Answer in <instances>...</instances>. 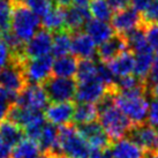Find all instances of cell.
I'll list each match as a JSON object with an SVG mask.
<instances>
[{
	"label": "cell",
	"instance_id": "1",
	"mask_svg": "<svg viewBox=\"0 0 158 158\" xmlns=\"http://www.w3.org/2000/svg\"><path fill=\"white\" fill-rule=\"evenodd\" d=\"M115 94L117 91L114 88H111L105 94V96L96 104L99 123L111 142H115L126 137L133 127L131 120L114 104Z\"/></svg>",
	"mask_w": 158,
	"mask_h": 158
},
{
	"label": "cell",
	"instance_id": "2",
	"mask_svg": "<svg viewBox=\"0 0 158 158\" xmlns=\"http://www.w3.org/2000/svg\"><path fill=\"white\" fill-rule=\"evenodd\" d=\"M114 104L131 120L133 126L145 123L149 109L145 87L129 91L117 92L114 96Z\"/></svg>",
	"mask_w": 158,
	"mask_h": 158
},
{
	"label": "cell",
	"instance_id": "3",
	"mask_svg": "<svg viewBox=\"0 0 158 158\" xmlns=\"http://www.w3.org/2000/svg\"><path fill=\"white\" fill-rule=\"evenodd\" d=\"M40 16L32 13L22 1H14L10 29L24 44L40 30Z\"/></svg>",
	"mask_w": 158,
	"mask_h": 158
},
{
	"label": "cell",
	"instance_id": "4",
	"mask_svg": "<svg viewBox=\"0 0 158 158\" xmlns=\"http://www.w3.org/2000/svg\"><path fill=\"white\" fill-rule=\"evenodd\" d=\"M58 149L60 154L68 158H89L91 152L90 145L73 123L60 126L58 134Z\"/></svg>",
	"mask_w": 158,
	"mask_h": 158
},
{
	"label": "cell",
	"instance_id": "5",
	"mask_svg": "<svg viewBox=\"0 0 158 158\" xmlns=\"http://www.w3.org/2000/svg\"><path fill=\"white\" fill-rule=\"evenodd\" d=\"M42 87L48 95V101L52 103H62L74 99L77 83L74 79L58 77L53 75L42 84Z\"/></svg>",
	"mask_w": 158,
	"mask_h": 158
},
{
	"label": "cell",
	"instance_id": "6",
	"mask_svg": "<svg viewBox=\"0 0 158 158\" xmlns=\"http://www.w3.org/2000/svg\"><path fill=\"white\" fill-rule=\"evenodd\" d=\"M52 65L53 57L51 54L34 59H26L22 62V69L27 84L44 83L50 76H52Z\"/></svg>",
	"mask_w": 158,
	"mask_h": 158
},
{
	"label": "cell",
	"instance_id": "7",
	"mask_svg": "<svg viewBox=\"0 0 158 158\" xmlns=\"http://www.w3.org/2000/svg\"><path fill=\"white\" fill-rule=\"evenodd\" d=\"M48 102L42 84H27L22 91L18 94L15 104L28 110L42 111L48 107Z\"/></svg>",
	"mask_w": 158,
	"mask_h": 158
},
{
	"label": "cell",
	"instance_id": "8",
	"mask_svg": "<svg viewBox=\"0 0 158 158\" xmlns=\"http://www.w3.org/2000/svg\"><path fill=\"white\" fill-rule=\"evenodd\" d=\"M27 85L22 62L12 61L0 69V87L18 95Z\"/></svg>",
	"mask_w": 158,
	"mask_h": 158
},
{
	"label": "cell",
	"instance_id": "9",
	"mask_svg": "<svg viewBox=\"0 0 158 158\" xmlns=\"http://www.w3.org/2000/svg\"><path fill=\"white\" fill-rule=\"evenodd\" d=\"M111 88H107L105 84L98 79H92L84 82H79L76 87L75 99L77 103H89L97 104L101 101L105 94Z\"/></svg>",
	"mask_w": 158,
	"mask_h": 158
},
{
	"label": "cell",
	"instance_id": "10",
	"mask_svg": "<svg viewBox=\"0 0 158 158\" xmlns=\"http://www.w3.org/2000/svg\"><path fill=\"white\" fill-rule=\"evenodd\" d=\"M52 32L40 29L35 36L24 44L23 54L26 59H34L46 56L52 50Z\"/></svg>",
	"mask_w": 158,
	"mask_h": 158
},
{
	"label": "cell",
	"instance_id": "11",
	"mask_svg": "<svg viewBox=\"0 0 158 158\" xmlns=\"http://www.w3.org/2000/svg\"><path fill=\"white\" fill-rule=\"evenodd\" d=\"M127 136L144 150V152L158 150V131L149 123L133 126Z\"/></svg>",
	"mask_w": 158,
	"mask_h": 158
},
{
	"label": "cell",
	"instance_id": "12",
	"mask_svg": "<svg viewBox=\"0 0 158 158\" xmlns=\"http://www.w3.org/2000/svg\"><path fill=\"white\" fill-rule=\"evenodd\" d=\"M79 133L87 143L90 145L91 149H107L111 145V140L106 135L105 131L103 129L101 123L96 120L89 123L77 125L76 126Z\"/></svg>",
	"mask_w": 158,
	"mask_h": 158
},
{
	"label": "cell",
	"instance_id": "13",
	"mask_svg": "<svg viewBox=\"0 0 158 158\" xmlns=\"http://www.w3.org/2000/svg\"><path fill=\"white\" fill-rule=\"evenodd\" d=\"M111 26L113 27L117 34H126L128 31L135 29L137 27L143 26L141 14L132 7L115 12L111 19Z\"/></svg>",
	"mask_w": 158,
	"mask_h": 158
},
{
	"label": "cell",
	"instance_id": "14",
	"mask_svg": "<svg viewBox=\"0 0 158 158\" xmlns=\"http://www.w3.org/2000/svg\"><path fill=\"white\" fill-rule=\"evenodd\" d=\"M72 35V48L70 52L77 59H91L97 56V48L95 42L85 31H76Z\"/></svg>",
	"mask_w": 158,
	"mask_h": 158
},
{
	"label": "cell",
	"instance_id": "15",
	"mask_svg": "<svg viewBox=\"0 0 158 158\" xmlns=\"http://www.w3.org/2000/svg\"><path fill=\"white\" fill-rule=\"evenodd\" d=\"M75 105L72 102H62V103H52L45 109V119L48 123L52 125L65 126L69 125L73 120Z\"/></svg>",
	"mask_w": 158,
	"mask_h": 158
},
{
	"label": "cell",
	"instance_id": "16",
	"mask_svg": "<svg viewBox=\"0 0 158 158\" xmlns=\"http://www.w3.org/2000/svg\"><path fill=\"white\" fill-rule=\"evenodd\" d=\"M127 43L123 35L114 34L110 40L104 42L103 44L98 45L97 48V57L99 58L102 62H110L114 58L120 56L123 52L127 51Z\"/></svg>",
	"mask_w": 158,
	"mask_h": 158
},
{
	"label": "cell",
	"instance_id": "17",
	"mask_svg": "<svg viewBox=\"0 0 158 158\" xmlns=\"http://www.w3.org/2000/svg\"><path fill=\"white\" fill-rule=\"evenodd\" d=\"M91 19L89 8H81L70 5L65 7V29L70 34L81 31Z\"/></svg>",
	"mask_w": 158,
	"mask_h": 158
},
{
	"label": "cell",
	"instance_id": "18",
	"mask_svg": "<svg viewBox=\"0 0 158 158\" xmlns=\"http://www.w3.org/2000/svg\"><path fill=\"white\" fill-rule=\"evenodd\" d=\"M112 158H143L144 150L128 137L112 142L110 145Z\"/></svg>",
	"mask_w": 158,
	"mask_h": 158
},
{
	"label": "cell",
	"instance_id": "19",
	"mask_svg": "<svg viewBox=\"0 0 158 158\" xmlns=\"http://www.w3.org/2000/svg\"><path fill=\"white\" fill-rule=\"evenodd\" d=\"M84 29L96 45L103 44L104 42L110 40L115 32L111 24L96 19H90L84 26Z\"/></svg>",
	"mask_w": 158,
	"mask_h": 158
},
{
	"label": "cell",
	"instance_id": "20",
	"mask_svg": "<svg viewBox=\"0 0 158 158\" xmlns=\"http://www.w3.org/2000/svg\"><path fill=\"white\" fill-rule=\"evenodd\" d=\"M107 66L114 75V77H123L133 74L135 67L134 53L127 50L117 58H114L113 60L107 62Z\"/></svg>",
	"mask_w": 158,
	"mask_h": 158
},
{
	"label": "cell",
	"instance_id": "21",
	"mask_svg": "<svg viewBox=\"0 0 158 158\" xmlns=\"http://www.w3.org/2000/svg\"><path fill=\"white\" fill-rule=\"evenodd\" d=\"M58 134H59V128H57L52 123H45L40 139L37 141L42 152L51 155L60 154L58 149Z\"/></svg>",
	"mask_w": 158,
	"mask_h": 158
},
{
	"label": "cell",
	"instance_id": "22",
	"mask_svg": "<svg viewBox=\"0 0 158 158\" xmlns=\"http://www.w3.org/2000/svg\"><path fill=\"white\" fill-rule=\"evenodd\" d=\"M77 65H79V59L73 54H67L64 57L57 58L56 60H53L52 74L58 77L73 79L76 75Z\"/></svg>",
	"mask_w": 158,
	"mask_h": 158
},
{
	"label": "cell",
	"instance_id": "23",
	"mask_svg": "<svg viewBox=\"0 0 158 158\" xmlns=\"http://www.w3.org/2000/svg\"><path fill=\"white\" fill-rule=\"evenodd\" d=\"M134 59H135L134 75L145 82L150 70L152 68V65H154V51L151 50V48L142 50L140 52L134 53Z\"/></svg>",
	"mask_w": 158,
	"mask_h": 158
},
{
	"label": "cell",
	"instance_id": "24",
	"mask_svg": "<svg viewBox=\"0 0 158 158\" xmlns=\"http://www.w3.org/2000/svg\"><path fill=\"white\" fill-rule=\"evenodd\" d=\"M43 29L50 32H58L65 29V7L54 6L45 16L42 18Z\"/></svg>",
	"mask_w": 158,
	"mask_h": 158
},
{
	"label": "cell",
	"instance_id": "25",
	"mask_svg": "<svg viewBox=\"0 0 158 158\" xmlns=\"http://www.w3.org/2000/svg\"><path fill=\"white\" fill-rule=\"evenodd\" d=\"M123 37L126 40L128 50L133 53L140 52L142 50L150 48L148 44V40H147V37H145L144 26L137 27L135 29L123 34Z\"/></svg>",
	"mask_w": 158,
	"mask_h": 158
},
{
	"label": "cell",
	"instance_id": "26",
	"mask_svg": "<svg viewBox=\"0 0 158 158\" xmlns=\"http://www.w3.org/2000/svg\"><path fill=\"white\" fill-rule=\"evenodd\" d=\"M42 154L40 144L31 139H23L13 147V158H38Z\"/></svg>",
	"mask_w": 158,
	"mask_h": 158
},
{
	"label": "cell",
	"instance_id": "27",
	"mask_svg": "<svg viewBox=\"0 0 158 158\" xmlns=\"http://www.w3.org/2000/svg\"><path fill=\"white\" fill-rule=\"evenodd\" d=\"M0 135L4 139L5 142L12 148L18 144L21 140H23L24 132L18 125L5 119L0 123Z\"/></svg>",
	"mask_w": 158,
	"mask_h": 158
},
{
	"label": "cell",
	"instance_id": "28",
	"mask_svg": "<svg viewBox=\"0 0 158 158\" xmlns=\"http://www.w3.org/2000/svg\"><path fill=\"white\" fill-rule=\"evenodd\" d=\"M72 48V35L69 31L64 29L61 31L54 32L52 40V50L51 53L56 58H60L69 54Z\"/></svg>",
	"mask_w": 158,
	"mask_h": 158
},
{
	"label": "cell",
	"instance_id": "29",
	"mask_svg": "<svg viewBox=\"0 0 158 158\" xmlns=\"http://www.w3.org/2000/svg\"><path fill=\"white\" fill-rule=\"evenodd\" d=\"M98 118V111L96 104H89V103H77L75 105L74 114H73V121L77 125H83L95 121Z\"/></svg>",
	"mask_w": 158,
	"mask_h": 158
},
{
	"label": "cell",
	"instance_id": "30",
	"mask_svg": "<svg viewBox=\"0 0 158 158\" xmlns=\"http://www.w3.org/2000/svg\"><path fill=\"white\" fill-rule=\"evenodd\" d=\"M88 8L91 14V18L99 21L109 22L113 16L112 8L110 7L107 0H90Z\"/></svg>",
	"mask_w": 158,
	"mask_h": 158
},
{
	"label": "cell",
	"instance_id": "31",
	"mask_svg": "<svg viewBox=\"0 0 158 158\" xmlns=\"http://www.w3.org/2000/svg\"><path fill=\"white\" fill-rule=\"evenodd\" d=\"M145 82L143 80L139 79L135 75H127V76H123V77H115L113 83V88L117 92L120 91H129V90H134V89L144 88Z\"/></svg>",
	"mask_w": 158,
	"mask_h": 158
},
{
	"label": "cell",
	"instance_id": "32",
	"mask_svg": "<svg viewBox=\"0 0 158 158\" xmlns=\"http://www.w3.org/2000/svg\"><path fill=\"white\" fill-rule=\"evenodd\" d=\"M76 79L79 82H84L92 79H97V64L91 59L79 60Z\"/></svg>",
	"mask_w": 158,
	"mask_h": 158
},
{
	"label": "cell",
	"instance_id": "33",
	"mask_svg": "<svg viewBox=\"0 0 158 158\" xmlns=\"http://www.w3.org/2000/svg\"><path fill=\"white\" fill-rule=\"evenodd\" d=\"M15 0H0V35L10 30V21Z\"/></svg>",
	"mask_w": 158,
	"mask_h": 158
},
{
	"label": "cell",
	"instance_id": "34",
	"mask_svg": "<svg viewBox=\"0 0 158 158\" xmlns=\"http://www.w3.org/2000/svg\"><path fill=\"white\" fill-rule=\"evenodd\" d=\"M18 95L0 87V123L6 119L9 109L15 104Z\"/></svg>",
	"mask_w": 158,
	"mask_h": 158
},
{
	"label": "cell",
	"instance_id": "35",
	"mask_svg": "<svg viewBox=\"0 0 158 158\" xmlns=\"http://www.w3.org/2000/svg\"><path fill=\"white\" fill-rule=\"evenodd\" d=\"M23 4L37 16L43 18L52 9L53 2L51 0H23Z\"/></svg>",
	"mask_w": 158,
	"mask_h": 158
},
{
	"label": "cell",
	"instance_id": "36",
	"mask_svg": "<svg viewBox=\"0 0 158 158\" xmlns=\"http://www.w3.org/2000/svg\"><path fill=\"white\" fill-rule=\"evenodd\" d=\"M97 79L105 84L107 88H113L115 77L112 74L111 69L109 68L107 64H105V62L101 61L97 64Z\"/></svg>",
	"mask_w": 158,
	"mask_h": 158
},
{
	"label": "cell",
	"instance_id": "37",
	"mask_svg": "<svg viewBox=\"0 0 158 158\" xmlns=\"http://www.w3.org/2000/svg\"><path fill=\"white\" fill-rule=\"evenodd\" d=\"M143 26L158 23V0H151L149 6L141 14Z\"/></svg>",
	"mask_w": 158,
	"mask_h": 158
},
{
	"label": "cell",
	"instance_id": "38",
	"mask_svg": "<svg viewBox=\"0 0 158 158\" xmlns=\"http://www.w3.org/2000/svg\"><path fill=\"white\" fill-rule=\"evenodd\" d=\"M145 37L148 40V44L154 52L158 54V23L144 26Z\"/></svg>",
	"mask_w": 158,
	"mask_h": 158
},
{
	"label": "cell",
	"instance_id": "39",
	"mask_svg": "<svg viewBox=\"0 0 158 158\" xmlns=\"http://www.w3.org/2000/svg\"><path fill=\"white\" fill-rule=\"evenodd\" d=\"M147 119L149 121V125L155 128H158V98H151Z\"/></svg>",
	"mask_w": 158,
	"mask_h": 158
},
{
	"label": "cell",
	"instance_id": "40",
	"mask_svg": "<svg viewBox=\"0 0 158 158\" xmlns=\"http://www.w3.org/2000/svg\"><path fill=\"white\" fill-rule=\"evenodd\" d=\"M12 61V53L9 51L8 46L5 44V42L0 38V69L7 66Z\"/></svg>",
	"mask_w": 158,
	"mask_h": 158
},
{
	"label": "cell",
	"instance_id": "41",
	"mask_svg": "<svg viewBox=\"0 0 158 158\" xmlns=\"http://www.w3.org/2000/svg\"><path fill=\"white\" fill-rule=\"evenodd\" d=\"M155 83H158V54L155 57L152 68H151L148 77L145 80V85H151Z\"/></svg>",
	"mask_w": 158,
	"mask_h": 158
},
{
	"label": "cell",
	"instance_id": "42",
	"mask_svg": "<svg viewBox=\"0 0 158 158\" xmlns=\"http://www.w3.org/2000/svg\"><path fill=\"white\" fill-rule=\"evenodd\" d=\"M112 10L120 12L123 9H126L131 7V0H107Z\"/></svg>",
	"mask_w": 158,
	"mask_h": 158
},
{
	"label": "cell",
	"instance_id": "43",
	"mask_svg": "<svg viewBox=\"0 0 158 158\" xmlns=\"http://www.w3.org/2000/svg\"><path fill=\"white\" fill-rule=\"evenodd\" d=\"M150 2L151 0H131V7L137 10L139 13H142L149 6Z\"/></svg>",
	"mask_w": 158,
	"mask_h": 158
},
{
	"label": "cell",
	"instance_id": "44",
	"mask_svg": "<svg viewBox=\"0 0 158 158\" xmlns=\"http://www.w3.org/2000/svg\"><path fill=\"white\" fill-rule=\"evenodd\" d=\"M89 158H112L110 148H107V149H91Z\"/></svg>",
	"mask_w": 158,
	"mask_h": 158
},
{
	"label": "cell",
	"instance_id": "45",
	"mask_svg": "<svg viewBox=\"0 0 158 158\" xmlns=\"http://www.w3.org/2000/svg\"><path fill=\"white\" fill-rule=\"evenodd\" d=\"M12 156V149L0 135V158H9Z\"/></svg>",
	"mask_w": 158,
	"mask_h": 158
},
{
	"label": "cell",
	"instance_id": "46",
	"mask_svg": "<svg viewBox=\"0 0 158 158\" xmlns=\"http://www.w3.org/2000/svg\"><path fill=\"white\" fill-rule=\"evenodd\" d=\"M90 0H73V6L81 7V8H88Z\"/></svg>",
	"mask_w": 158,
	"mask_h": 158
},
{
	"label": "cell",
	"instance_id": "47",
	"mask_svg": "<svg viewBox=\"0 0 158 158\" xmlns=\"http://www.w3.org/2000/svg\"><path fill=\"white\" fill-rule=\"evenodd\" d=\"M57 6H60V7H68L73 4V0H53Z\"/></svg>",
	"mask_w": 158,
	"mask_h": 158
},
{
	"label": "cell",
	"instance_id": "48",
	"mask_svg": "<svg viewBox=\"0 0 158 158\" xmlns=\"http://www.w3.org/2000/svg\"><path fill=\"white\" fill-rule=\"evenodd\" d=\"M143 158H158V150H152V151H147L144 152Z\"/></svg>",
	"mask_w": 158,
	"mask_h": 158
},
{
	"label": "cell",
	"instance_id": "49",
	"mask_svg": "<svg viewBox=\"0 0 158 158\" xmlns=\"http://www.w3.org/2000/svg\"><path fill=\"white\" fill-rule=\"evenodd\" d=\"M51 158H68V157L65 156V155H62V154H58V155H51Z\"/></svg>",
	"mask_w": 158,
	"mask_h": 158
},
{
	"label": "cell",
	"instance_id": "50",
	"mask_svg": "<svg viewBox=\"0 0 158 158\" xmlns=\"http://www.w3.org/2000/svg\"><path fill=\"white\" fill-rule=\"evenodd\" d=\"M38 158H51V155L50 154H46V152H42L40 155V157Z\"/></svg>",
	"mask_w": 158,
	"mask_h": 158
},
{
	"label": "cell",
	"instance_id": "51",
	"mask_svg": "<svg viewBox=\"0 0 158 158\" xmlns=\"http://www.w3.org/2000/svg\"><path fill=\"white\" fill-rule=\"evenodd\" d=\"M18 1H23V0H18Z\"/></svg>",
	"mask_w": 158,
	"mask_h": 158
}]
</instances>
